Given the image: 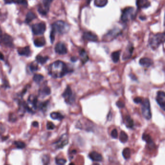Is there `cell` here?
Returning a JSON list of instances; mask_svg holds the SVG:
<instances>
[{
    "label": "cell",
    "instance_id": "obj_1",
    "mask_svg": "<svg viewBox=\"0 0 165 165\" xmlns=\"http://www.w3.org/2000/svg\"><path fill=\"white\" fill-rule=\"evenodd\" d=\"M66 64L62 61H57L51 64L48 68V73L55 79L62 78L69 73Z\"/></svg>",
    "mask_w": 165,
    "mask_h": 165
},
{
    "label": "cell",
    "instance_id": "obj_2",
    "mask_svg": "<svg viewBox=\"0 0 165 165\" xmlns=\"http://www.w3.org/2000/svg\"><path fill=\"white\" fill-rule=\"evenodd\" d=\"M165 33H158L152 36L149 40V45L152 50H155L165 41Z\"/></svg>",
    "mask_w": 165,
    "mask_h": 165
},
{
    "label": "cell",
    "instance_id": "obj_3",
    "mask_svg": "<svg viewBox=\"0 0 165 165\" xmlns=\"http://www.w3.org/2000/svg\"><path fill=\"white\" fill-rule=\"evenodd\" d=\"M68 25L65 22L59 20L55 22L52 25V30L55 33L60 34L65 33L68 30Z\"/></svg>",
    "mask_w": 165,
    "mask_h": 165
},
{
    "label": "cell",
    "instance_id": "obj_4",
    "mask_svg": "<svg viewBox=\"0 0 165 165\" xmlns=\"http://www.w3.org/2000/svg\"><path fill=\"white\" fill-rule=\"evenodd\" d=\"M142 115L147 120H150L152 118L151 111L150 108V102L148 99L146 98L142 103Z\"/></svg>",
    "mask_w": 165,
    "mask_h": 165
},
{
    "label": "cell",
    "instance_id": "obj_5",
    "mask_svg": "<svg viewBox=\"0 0 165 165\" xmlns=\"http://www.w3.org/2000/svg\"><path fill=\"white\" fill-rule=\"evenodd\" d=\"M62 96L64 98L65 102L68 104H72L75 100V96L73 94L72 91L69 86L67 87Z\"/></svg>",
    "mask_w": 165,
    "mask_h": 165
},
{
    "label": "cell",
    "instance_id": "obj_6",
    "mask_svg": "<svg viewBox=\"0 0 165 165\" xmlns=\"http://www.w3.org/2000/svg\"><path fill=\"white\" fill-rule=\"evenodd\" d=\"M46 29V24L44 22L36 23L32 26V31L35 35L43 34Z\"/></svg>",
    "mask_w": 165,
    "mask_h": 165
},
{
    "label": "cell",
    "instance_id": "obj_7",
    "mask_svg": "<svg viewBox=\"0 0 165 165\" xmlns=\"http://www.w3.org/2000/svg\"><path fill=\"white\" fill-rule=\"evenodd\" d=\"M134 11V9L133 7H129L126 8L122 11L121 20L124 22H127L130 17H132Z\"/></svg>",
    "mask_w": 165,
    "mask_h": 165
},
{
    "label": "cell",
    "instance_id": "obj_8",
    "mask_svg": "<svg viewBox=\"0 0 165 165\" xmlns=\"http://www.w3.org/2000/svg\"><path fill=\"white\" fill-rule=\"evenodd\" d=\"M68 143V136L67 134H64L59 140L55 143L56 148L62 149Z\"/></svg>",
    "mask_w": 165,
    "mask_h": 165
},
{
    "label": "cell",
    "instance_id": "obj_9",
    "mask_svg": "<svg viewBox=\"0 0 165 165\" xmlns=\"http://www.w3.org/2000/svg\"><path fill=\"white\" fill-rule=\"evenodd\" d=\"M120 32H121L120 30L117 29L111 30L108 32L107 34L105 35L103 38V40L105 41H110L113 40L114 38L117 37V36L119 34Z\"/></svg>",
    "mask_w": 165,
    "mask_h": 165
},
{
    "label": "cell",
    "instance_id": "obj_10",
    "mask_svg": "<svg viewBox=\"0 0 165 165\" xmlns=\"http://www.w3.org/2000/svg\"><path fill=\"white\" fill-rule=\"evenodd\" d=\"M156 101L163 111L165 110V94L164 91H159L157 93Z\"/></svg>",
    "mask_w": 165,
    "mask_h": 165
},
{
    "label": "cell",
    "instance_id": "obj_11",
    "mask_svg": "<svg viewBox=\"0 0 165 165\" xmlns=\"http://www.w3.org/2000/svg\"><path fill=\"white\" fill-rule=\"evenodd\" d=\"M55 51L57 54L60 55H65L68 52L67 48L65 45L62 42H59L56 45Z\"/></svg>",
    "mask_w": 165,
    "mask_h": 165
},
{
    "label": "cell",
    "instance_id": "obj_12",
    "mask_svg": "<svg viewBox=\"0 0 165 165\" xmlns=\"http://www.w3.org/2000/svg\"><path fill=\"white\" fill-rule=\"evenodd\" d=\"M0 42L3 43L5 46L12 47L13 46V38L7 34L1 35L0 36Z\"/></svg>",
    "mask_w": 165,
    "mask_h": 165
},
{
    "label": "cell",
    "instance_id": "obj_13",
    "mask_svg": "<svg viewBox=\"0 0 165 165\" xmlns=\"http://www.w3.org/2000/svg\"><path fill=\"white\" fill-rule=\"evenodd\" d=\"M28 111H30V107L31 106L32 109H36L37 108V98L36 97L33 95H30L28 100Z\"/></svg>",
    "mask_w": 165,
    "mask_h": 165
},
{
    "label": "cell",
    "instance_id": "obj_14",
    "mask_svg": "<svg viewBox=\"0 0 165 165\" xmlns=\"http://www.w3.org/2000/svg\"><path fill=\"white\" fill-rule=\"evenodd\" d=\"M84 39L89 41L95 42L98 40V37L96 34L91 32H85L83 36Z\"/></svg>",
    "mask_w": 165,
    "mask_h": 165
},
{
    "label": "cell",
    "instance_id": "obj_15",
    "mask_svg": "<svg viewBox=\"0 0 165 165\" xmlns=\"http://www.w3.org/2000/svg\"><path fill=\"white\" fill-rule=\"evenodd\" d=\"M89 157L93 161L100 162L103 160V158L101 155L98 153L97 152H91L89 154Z\"/></svg>",
    "mask_w": 165,
    "mask_h": 165
},
{
    "label": "cell",
    "instance_id": "obj_16",
    "mask_svg": "<svg viewBox=\"0 0 165 165\" xmlns=\"http://www.w3.org/2000/svg\"><path fill=\"white\" fill-rule=\"evenodd\" d=\"M18 54L21 56H25L28 57L31 54L29 46H26L25 47L19 48L18 50Z\"/></svg>",
    "mask_w": 165,
    "mask_h": 165
},
{
    "label": "cell",
    "instance_id": "obj_17",
    "mask_svg": "<svg viewBox=\"0 0 165 165\" xmlns=\"http://www.w3.org/2000/svg\"><path fill=\"white\" fill-rule=\"evenodd\" d=\"M133 50V47L132 45H130L129 46L127 47L126 51L123 54V60H127V59H129L131 57Z\"/></svg>",
    "mask_w": 165,
    "mask_h": 165
},
{
    "label": "cell",
    "instance_id": "obj_18",
    "mask_svg": "<svg viewBox=\"0 0 165 165\" xmlns=\"http://www.w3.org/2000/svg\"><path fill=\"white\" fill-rule=\"evenodd\" d=\"M140 64L141 66L149 68L153 64V61L148 58H143L140 60Z\"/></svg>",
    "mask_w": 165,
    "mask_h": 165
},
{
    "label": "cell",
    "instance_id": "obj_19",
    "mask_svg": "<svg viewBox=\"0 0 165 165\" xmlns=\"http://www.w3.org/2000/svg\"><path fill=\"white\" fill-rule=\"evenodd\" d=\"M137 5L139 8H145L150 6L148 0H137Z\"/></svg>",
    "mask_w": 165,
    "mask_h": 165
},
{
    "label": "cell",
    "instance_id": "obj_20",
    "mask_svg": "<svg viewBox=\"0 0 165 165\" xmlns=\"http://www.w3.org/2000/svg\"><path fill=\"white\" fill-rule=\"evenodd\" d=\"M51 91L50 88L48 86H44L39 91V94L41 97H44L46 96L50 95Z\"/></svg>",
    "mask_w": 165,
    "mask_h": 165
},
{
    "label": "cell",
    "instance_id": "obj_21",
    "mask_svg": "<svg viewBox=\"0 0 165 165\" xmlns=\"http://www.w3.org/2000/svg\"><path fill=\"white\" fill-rule=\"evenodd\" d=\"M80 60L83 64H85L89 60V57L87 54L85 50L83 49H82L80 51Z\"/></svg>",
    "mask_w": 165,
    "mask_h": 165
},
{
    "label": "cell",
    "instance_id": "obj_22",
    "mask_svg": "<svg viewBox=\"0 0 165 165\" xmlns=\"http://www.w3.org/2000/svg\"><path fill=\"white\" fill-rule=\"evenodd\" d=\"M142 140L146 141L147 142V143L149 145H150L151 147H154V146H155V144H154V142L152 141V139L150 135L148 134H144L142 137Z\"/></svg>",
    "mask_w": 165,
    "mask_h": 165
},
{
    "label": "cell",
    "instance_id": "obj_23",
    "mask_svg": "<svg viewBox=\"0 0 165 165\" xmlns=\"http://www.w3.org/2000/svg\"><path fill=\"white\" fill-rule=\"evenodd\" d=\"M46 44V41L44 37L37 38L34 41V44L37 47H42Z\"/></svg>",
    "mask_w": 165,
    "mask_h": 165
},
{
    "label": "cell",
    "instance_id": "obj_24",
    "mask_svg": "<svg viewBox=\"0 0 165 165\" xmlns=\"http://www.w3.org/2000/svg\"><path fill=\"white\" fill-rule=\"evenodd\" d=\"M51 118H52V119L57 120L61 121L64 118V116L62 114H61V113L57 112H54L51 114Z\"/></svg>",
    "mask_w": 165,
    "mask_h": 165
},
{
    "label": "cell",
    "instance_id": "obj_25",
    "mask_svg": "<svg viewBox=\"0 0 165 165\" xmlns=\"http://www.w3.org/2000/svg\"><path fill=\"white\" fill-rule=\"evenodd\" d=\"M120 54H121L120 51H115L111 54V56L112 60L113 61V62L117 63L118 61H119Z\"/></svg>",
    "mask_w": 165,
    "mask_h": 165
},
{
    "label": "cell",
    "instance_id": "obj_26",
    "mask_svg": "<svg viewBox=\"0 0 165 165\" xmlns=\"http://www.w3.org/2000/svg\"><path fill=\"white\" fill-rule=\"evenodd\" d=\"M48 60V57L47 56L43 57V56H41V55H37L36 57V62L38 63L41 64V65L45 64Z\"/></svg>",
    "mask_w": 165,
    "mask_h": 165
},
{
    "label": "cell",
    "instance_id": "obj_27",
    "mask_svg": "<svg viewBox=\"0 0 165 165\" xmlns=\"http://www.w3.org/2000/svg\"><path fill=\"white\" fill-rule=\"evenodd\" d=\"M108 0H94V5L98 7H103L106 5Z\"/></svg>",
    "mask_w": 165,
    "mask_h": 165
},
{
    "label": "cell",
    "instance_id": "obj_28",
    "mask_svg": "<svg viewBox=\"0 0 165 165\" xmlns=\"http://www.w3.org/2000/svg\"><path fill=\"white\" fill-rule=\"evenodd\" d=\"M36 16L34 13L32 12H29L27 13L26 17L25 22L26 23H29L32 22V20L36 19Z\"/></svg>",
    "mask_w": 165,
    "mask_h": 165
},
{
    "label": "cell",
    "instance_id": "obj_29",
    "mask_svg": "<svg viewBox=\"0 0 165 165\" xmlns=\"http://www.w3.org/2000/svg\"><path fill=\"white\" fill-rule=\"evenodd\" d=\"M128 137L127 134L124 131H121L120 134L119 140L122 143H126L128 140Z\"/></svg>",
    "mask_w": 165,
    "mask_h": 165
},
{
    "label": "cell",
    "instance_id": "obj_30",
    "mask_svg": "<svg viewBox=\"0 0 165 165\" xmlns=\"http://www.w3.org/2000/svg\"><path fill=\"white\" fill-rule=\"evenodd\" d=\"M126 126L128 128H132L134 126V121L131 119L129 116H127L126 118V121H125Z\"/></svg>",
    "mask_w": 165,
    "mask_h": 165
},
{
    "label": "cell",
    "instance_id": "obj_31",
    "mask_svg": "<svg viewBox=\"0 0 165 165\" xmlns=\"http://www.w3.org/2000/svg\"><path fill=\"white\" fill-rule=\"evenodd\" d=\"M123 155L124 158L126 159L129 158L131 156V152H130V149L128 148L124 149V150L123 151Z\"/></svg>",
    "mask_w": 165,
    "mask_h": 165
},
{
    "label": "cell",
    "instance_id": "obj_32",
    "mask_svg": "<svg viewBox=\"0 0 165 165\" xmlns=\"http://www.w3.org/2000/svg\"><path fill=\"white\" fill-rule=\"evenodd\" d=\"M49 103H50L49 101H46L42 102L39 106V108L41 110H42V111H47V109Z\"/></svg>",
    "mask_w": 165,
    "mask_h": 165
},
{
    "label": "cell",
    "instance_id": "obj_33",
    "mask_svg": "<svg viewBox=\"0 0 165 165\" xmlns=\"http://www.w3.org/2000/svg\"><path fill=\"white\" fill-rule=\"evenodd\" d=\"M43 79L44 77L41 74H35L33 78V80L37 83H40Z\"/></svg>",
    "mask_w": 165,
    "mask_h": 165
},
{
    "label": "cell",
    "instance_id": "obj_34",
    "mask_svg": "<svg viewBox=\"0 0 165 165\" xmlns=\"http://www.w3.org/2000/svg\"><path fill=\"white\" fill-rule=\"evenodd\" d=\"M38 12L40 14H41L42 15H45L47 14L48 12V9H47L44 7H40L38 8Z\"/></svg>",
    "mask_w": 165,
    "mask_h": 165
},
{
    "label": "cell",
    "instance_id": "obj_35",
    "mask_svg": "<svg viewBox=\"0 0 165 165\" xmlns=\"http://www.w3.org/2000/svg\"><path fill=\"white\" fill-rule=\"evenodd\" d=\"M15 144L18 148L20 149L24 148L26 147L25 143L22 141H15Z\"/></svg>",
    "mask_w": 165,
    "mask_h": 165
},
{
    "label": "cell",
    "instance_id": "obj_36",
    "mask_svg": "<svg viewBox=\"0 0 165 165\" xmlns=\"http://www.w3.org/2000/svg\"><path fill=\"white\" fill-rule=\"evenodd\" d=\"M30 69L32 72H34L38 70V65L35 62H33L32 64H30Z\"/></svg>",
    "mask_w": 165,
    "mask_h": 165
},
{
    "label": "cell",
    "instance_id": "obj_37",
    "mask_svg": "<svg viewBox=\"0 0 165 165\" xmlns=\"http://www.w3.org/2000/svg\"><path fill=\"white\" fill-rule=\"evenodd\" d=\"M42 162L44 164L47 165L50 162V158L49 156H48L47 155H45L43 156L42 159Z\"/></svg>",
    "mask_w": 165,
    "mask_h": 165
},
{
    "label": "cell",
    "instance_id": "obj_38",
    "mask_svg": "<svg viewBox=\"0 0 165 165\" xmlns=\"http://www.w3.org/2000/svg\"><path fill=\"white\" fill-rule=\"evenodd\" d=\"M66 163V160L63 158H56V163L58 165H64Z\"/></svg>",
    "mask_w": 165,
    "mask_h": 165
},
{
    "label": "cell",
    "instance_id": "obj_39",
    "mask_svg": "<svg viewBox=\"0 0 165 165\" xmlns=\"http://www.w3.org/2000/svg\"><path fill=\"white\" fill-rule=\"evenodd\" d=\"M55 128V126L53 123L48 122L47 123V128L48 130H54Z\"/></svg>",
    "mask_w": 165,
    "mask_h": 165
},
{
    "label": "cell",
    "instance_id": "obj_40",
    "mask_svg": "<svg viewBox=\"0 0 165 165\" xmlns=\"http://www.w3.org/2000/svg\"><path fill=\"white\" fill-rule=\"evenodd\" d=\"M55 34H56V33L53 30H51V34H50V38H51V43L52 44L54 43V41Z\"/></svg>",
    "mask_w": 165,
    "mask_h": 165
},
{
    "label": "cell",
    "instance_id": "obj_41",
    "mask_svg": "<svg viewBox=\"0 0 165 165\" xmlns=\"http://www.w3.org/2000/svg\"><path fill=\"white\" fill-rule=\"evenodd\" d=\"M111 136L113 138H117L118 137V132H117V129H113L111 132Z\"/></svg>",
    "mask_w": 165,
    "mask_h": 165
},
{
    "label": "cell",
    "instance_id": "obj_42",
    "mask_svg": "<svg viewBox=\"0 0 165 165\" xmlns=\"http://www.w3.org/2000/svg\"><path fill=\"white\" fill-rule=\"evenodd\" d=\"M16 3L19 4H21L24 5H27V1L26 0H15Z\"/></svg>",
    "mask_w": 165,
    "mask_h": 165
},
{
    "label": "cell",
    "instance_id": "obj_43",
    "mask_svg": "<svg viewBox=\"0 0 165 165\" xmlns=\"http://www.w3.org/2000/svg\"><path fill=\"white\" fill-rule=\"evenodd\" d=\"M116 105L118 106V108H124L125 106V103L121 101H119L116 103Z\"/></svg>",
    "mask_w": 165,
    "mask_h": 165
},
{
    "label": "cell",
    "instance_id": "obj_44",
    "mask_svg": "<svg viewBox=\"0 0 165 165\" xmlns=\"http://www.w3.org/2000/svg\"><path fill=\"white\" fill-rule=\"evenodd\" d=\"M134 101L135 102V103L136 104H139V103H142V98L141 97H137L135 98V99H134Z\"/></svg>",
    "mask_w": 165,
    "mask_h": 165
},
{
    "label": "cell",
    "instance_id": "obj_45",
    "mask_svg": "<svg viewBox=\"0 0 165 165\" xmlns=\"http://www.w3.org/2000/svg\"><path fill=\"white\" fill-rule=\"evenodd\" d=\"M6 4H11L14 2V0H4Z\"/></svg>",
    "mask_w": 165,
    "mask_h": 165
},
{
    "label": "cell",
    "instance_id": "obj_46",
    "mask_svg": "<svg viewBox=\"0 0 165 165\" xmlns=\"http://www.w3.org/2000/svg\"><path fill=\"white\" fill-rule=\"evenodd\" d=\"M32 125H33L34 127H37L38 126H39V123H38V122H33V123Z\"/></svg>",
    "mask_w": 165,
    "mask_h": 165
},
{
    "label": "cell",
    "instance_id": "obj_47",
    "mask_svg": "<svg viewBox=\"0 0 165 165\" xmlns=\"http://www.w3.org/2000/svg\"><path fill=\"white\" fill-rule=\"evenodd\" d=\"M130 78H131L133 80H137L136 77L135 76V75H133V74H130Z\"/></svg>",
    "mask_w": 165,
    "mask_h": 165
},
{
    "label": "cell",
    "instance_id": "obj_48",
    "mask_svg": "<svg viewBox=\"0 0 165 165\" xmlns=\"http://www.w3.org/2000/svg\"><path fill=\"white\" fill-rule=\"evenodd\" d=\"M71 60L72 62H76L78 60V58L76 57H73L71 58Z\"/></svg>",
    "mask_w": 165,
    "mask_h": 165
},
{
    "label": "cell",
    "instance_id": "obj_49",
    "mask_svg": "<svg viewBox=\"0 0 165 165\" xmlns=\"http://www.w3.org/2000/svg\"><path fill=\"white\" fill-rule=\"evenodd\" d=\"M0 60H4V55L1 52H0Z\"/></svg>",
    "mask_w": 165,
    "mask_h": 165
},
{
    "label": "cell",
    "instance_id": "obj_50",
    "mask_svg": "<svg viewBox=\"0 0 165 165\" xmlns=\"http://www.w3.org/2000/svg\"><path fill=\"white\" fill-rule=\"evenodd\" d=\"M91 0H86L87 4H89L91 3Z\"/></svg>",
    "mask_w": 165,
    "mask_h": 165
},
{
    "label": "cell",
    "instance_id": "obj_51",
    "mask_svg": "<svg viewBox=\"0 0 165 165\" xmlns=\"http://www.w3.org/2000/svg\"><path fill=\"white\" fill-rule=\"evenodd\" d=\"M1 35H2V32H1V29L0 28V36H1Z\"/></svg>",
    "mask_w": 165,
    "mask_h": 165
}]
</instances>
